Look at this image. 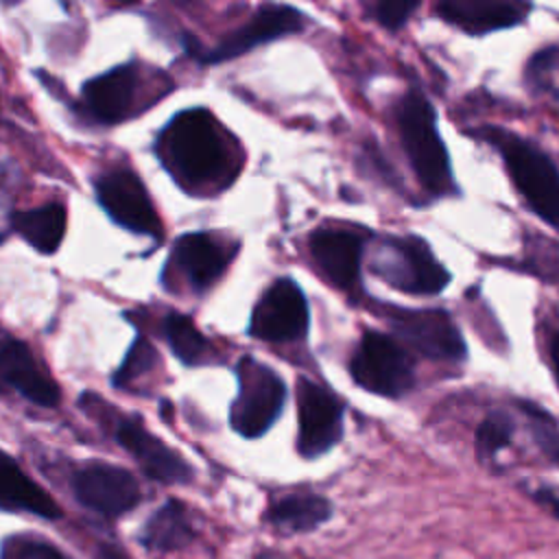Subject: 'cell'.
<instances>
[{
	"label": "cell",
	"mask_w": 559,
	"mask_h": 559,
	"mask_svg": "<svg viewBox=\"0 0 559 559\" xmlns=\"http://www.w3.org/2000/svg\"><path fill=\"white\" fill-rule=\"evenodd\" d=\"M74 496L96 513L116 518L140 502L138 480L122 467L109 463H90L74 474Z\"/></svg>",
	"instance_id": "8fae6325"
},
{
	"label": "cell",
	"mask_w": 559,
	"mask_h": 559,
	"mask_svg": "<svg viewBox=\"0 0 559 559\" xmlns=\"http://www.w3.org/2000/svg\"><path fill=\"white\" fill-rule=\"evenodd\" d=\"M520 408L528 419V428L537 448L552 465L559 467V424L533 402H520Z\"/></svg>",
	"instance_id": "d4e9b609"
},
{
	"label": "cell",
	"mask_w": 559,
	"mask_h": 559,
	"mask_svg": "<svg viewBox=\"0 0 559 559\" xmlns=\"http://www.w3.org/2000/svg\"><path fill=\"white\" fill-rule=\"evenodd\" d=\"M238 395L229 411L231 428L245 439L262 437L280 417L286 400L282 378L264 362L245 356L238 367Z\"/></svg>",
	"instance_id": "5b68a950"
},
{
	"label": "cell",
	"mask_w": 559,
	"mask_h": 559,
	"mask_svg": "<svg viewBox=\"0 0 559 559\" xmlns=\"http://www.w3.org/2000/svg\"><path fill=\"white\" fill-rule=\"evenodd\" d=\"M386 321L404 343L432 360L456 362L467 354L465 341L445 310L393 306Z\"/></svg>",
	"instance_id": "9c48e42d"
},
{
	"label": "cell",
	"mask_w": 559,
	"mask_h": 559,
	"mask_svg": "<svg viewBox=\"0 0 559 559\" xmlns=\"http://www.w3.org/2000/svg\"><path fill=\"white\" fill-rule=\"evenodd\" d=\"M166 338H168L175 356L186 365L201 362L205 358V354L210 352L205 336L197 330V325L186 314H179V312L168 314Z\"/></svg>",
	"instance_id": "603a6c76"
},
{
	"label": "cell",
	"mask_w": 559,
	"mask_h": 559,
	"mask_svg": "<svg viewBox=\"0 0 559 559\" xmlns=\"http://www.w3.org/2000/svg\"><path fill=\"white\" fill-rule=\"evenodd\" d=\"M135 92V72L131 66H118L85 83L83 96L90 111L105 120L116 122L127 116Z\"/></svg>",
	"instance_id": "ffe728a7"
},
{
	"label": "cell",
	"mask_w": 559,
	"mask_h": 559,
	"mask_svg": "<svg viewBox=\"0 0 559 559\" xmlns=\"http://www.w3.org/2000/svg\"><path fill=\"white\" fill-rule=\"evenodd\" d=\"M15 231L41 253H52L66 234V210L59 203H46L13 216Z\"/></svg>",
	"instance_id": "7402d4cb"
},
{
	"label": "cell",
	"mask_w": 559,
	"mask_h": 559,
	"mask_svg": "<svg viewBox=\"0 0 559 559\" xmlns=\"http://www.w3.org/2000/svg\"><path fill=\"white\" fill-rule=\"evenodd\" d=\"M0 378L39 406H55L59 402L55 380L48 378L31 349L17 338L7 336L0 341Z\"/></svg>",
	"instance_id": "e0dca14e"
},
{
	"label": "cell",
	"mask_w": 559,
	"mask_h": 559,
	"mask_svg": "<svg viewBox=\"0 0 559 559\" xmlns=\"http://www.w3.org/2000/svg\"><path fill=\"white\" fill-rule=\"evenodd\" d=\"M332 518V500L317 491H286L273 496L262 513L264 524L280 535H308L328 524Z\"/></svg>",
	"instance_id": "2e32d148"
},
{
	"label": "cell",
	"mask_w": 559,
	"mask_h": 559,
	"mask_svg": "<svg viewBox=\"0 0 559 559\" xmlns=\"http://www.w3.org/2000/svg\"><path fill=\"white\" fill-rule=\"evenodd\" d=\"M118 441L122 448H127L135 461L142 465V469L159 480V483H190L192 480V467L186 463V459L168 448L162 439L151 435L142 421L124 419L118 426Z\"/></svg>",
	"instance_id": "5bb4252c"
},
{
	"label": "cell",
	"mask_w": 559,
	"mask_h": 559,
	"mask_svg": "<svg viewBox=\"0 0 559 559\" xmlns=\"http://www.w3.org/2000/svg\"><path fill=\"white\" fill-rule=\"evenodd\" d=\"M0 559H66V557L55 546L41 539L17 535V537H9L2 544Z\"/></svg>",
	"instance_id": "83f0119b"
},
{
	"label": "cell",
	"mask_w": 559,
	"mask_h": 559,
	"mask_svg": "<svg viewBox=\"0 0 559 559\" xmlns=\"http://www.w3.org/2000/svg\"><path fill=\"white\" fill-rule=\"evenodd\" d=\"M173 262L179 266L192 288L205 290L223 275L229 262V253L216 238L197 231L186 234L175 242Z\"/></svg>",
	"instance_id": "ac0fdd59"
},
{
	"label": "cell",
	"mask_w": 559,
	"mask_h": 559,
	"mask_svg": "<svg viewBox=\"0 0 559 559\" xmlns=\"http://www.w3.org/2000/svg\"><path fill=\"white\" fill-rule=\"evenodd\" d=\"M251 559H290V557H286L284 552H280V550H275V548H262V550H258Z\"/></svg>",
	"instance_id": "1f68e13d"
},
{
	"label": "cell",
	"mask_w": 559,
	"mask_h": 559,
	"mask_svg": "<svg viewBox=\"0 0 559 559\" xmlns=\"http://www.w3.org/2000/svg\"><path fill=\"white\" fill-rule=\"evenodd\" d=\"M310 255L330 284L352 290L360 280L362 238L352 229L319 227L310 236Z\"/></svg>",
	"instance_id": "4fadbf2b"
},
{
	"label": "cell",
	"mask_w": 559,
	"mask_h": 559,
	"mask_svg": "<svg viewBox=\"0 0 559 559\" xmlns=\"http://www.w3.org/2000/svg\"><path fill=\"white\" fill-rule=\"evenodd\" d=\"M96 194L105 212L122 227L146 236L162 234L148 192L131 170L120 168L103 175L96 183Z\"/></svg>",
	"instance_id": "30bf717a"
},
{
	"label": "cell",
	"mask_w": 559,
	"mask_h": 559,
	"mask_svg": "<svg viewBox=\"0 0 559 559\" xmlns=\"http://www.w3.org/2000/svg\"><path fill=\"white\" fill-rule=\"evenodd\" d=\"M371 271L408 295H437L450 284V273L417 236L384 238L373 253Z\"/></svg>",
	"instance_id": "277c9868"
},
{
	"label": "cell",
	"mask_w": 559,
	"mask_h": 559,
	"mask_svg": "<svg viewBox=\"0 0 559 559\" xmlns=\"http://www.w3.org/2000/svg\"><path fill=\"white\" fill-rule=\"evenodd\" d=\"M528 498L542 507L548 515L559 520V487L555 485H535L528 489Z\"/></svg>",
	"instance_id": "f546056e"
},
{
	"label": "cell",
	"mask_w": 559,
	"mask_h": 559,
	"mask_svg": "<svg viewBox=\"0 0 559 559\" xmlns=\"http://www.w3.org/2000/svg\"><path fill=\"white\" fill-rule=\"evenodd\" d=\"M513 430H515L513 419L507 413L502 411L489 413L476 428V437H474V450L478 461L483 463L496 461L498 454L511 445Z\"/></svg>",
	"instance_id": "cb8c5ba5"
},
{
	"label": "cell",
	"mask_w": 559,
	"mask_h": 559,
	"mask_svg": "<svg viewBox=\"0 0 559 559\" xmlns=\"http://www.w3.org/2000/svg\"><path fill=\"white\" fill-rule=\"evenodd\" d=\"M548 349H550V360H552V371H555V378H557V384H559V332H555L550 336V343H548Z\"/></svg>",
	"instance_id": "4dcf8cb0"
},
{
	"label": "cell",
	"mask_w": 559,
	"mask_h": 559,
	"mask_svg": "<svg viewBox=\"0 0 559 559\" xmlns=\"http://www.w3.org/2000/svg\"><path fill=\"white\" fill-rule=\"evenodd\" d=\"M155 362H157V352H155V347H153L144 336H140V338L131 345V349L127 352V356H124V360H122L118 373L114 376V384H116V386H122V384H127V382H131V380H135V378H140V376L148 373V371L155 367Z\"/></svg>",
	"instance_id": "4316f807"
},
{
	"label": "cell",
	"mask_w": 559,
	"mask_h": 559,
	"mask_svg": "<svg viewBox=\"0 0 559 559\" xmlns=\"http://www.w3.org/2000/svg\"><path fill=\"white\" fill-rule=\"evenodd\" d=\"M194 535L197 531L192 526L188 509L181 502L170 500L148 518L142 531V542L151 550L166 552L188 546L194 539Z\"/></svg>",
	"instance_id": "44dd1931"
},
{
	"label": "cell",
	"mask_w": 559,
	"mask_h": 559,
	"mask_svg": "<svg viewBox=\"0 0 559 559\" xmlns=\"http://www.w3.org/2000/svg\"><path fill=\"white\" fill-rule=\"evenodd\" d=\"M397 131L417 181L432 197L456 190L448 148L437 129V114L419 90H408L397 105Z\"/></svg>",
	"instance_id": "3957f363"
},
{
	"label": "cell",
	"mask_w": 559,
	"mask_h": 559,
	"mask_svg": "<svg viewBox=\"0 0 559 559\" xmlns=\"http://www.w3.org/2000/svg\"><path fill=\"white\" fill-rule=\"evenodd\" d=\"M526 81L537 92H552L559 96V48H544L531 57Z\"/></svg>",
	"instance_id": "484cf974"
},
{
	"label": "cell",
	"mask_w": 559,
	"mask_h": 559,
	"mask_svg": "<svg viewBox=\"0 0 559 559\" xmlns=\"http://www.w3.org/2000/svg\"><path fill=\"white\" fill-rule=\"evenodd\" d=\"M476 135L500 151L507 173L528 207L559 229V168L533 142L498 127H483Z\"/></svg>",
	"instance_id": "7a4b0ae2"
},
{
	"label": "cell",
	"mask_w": 559,
	"mask_h": 559,
	"mask_svg": "<svg viewBox=\"0 0 559 559\" xmlns=\"http://www.w3.org/2000/svg\"><path fill=\"white\" fill-rule=\"evenodd\" d=\"M371 15L386 28V31H397L402 28L411 15L419 9V2H400V0H382V2H371L367 4Z\"/></svg>",
	"instance_id": "f1b7e54d"
},
{
	"label": "cell",
	"mask_w": 559,
	"mask_h": 559,
	"mask_svg": "<svg viewBox=\"0 0 559 559\" xmlns=\"http://www.w3.org/2000/svg\"><path fill=\"white\" fill-rule=\"evenodd\" d=\"M531 9L528 2L518 0H443L437 4L439 15L467 35L511 28L524 22Z\"/></svg>",
	"instance_id": "9a60e30c"
},
{
	"label": "cell",
	"mask_w": 559,
	"mask_h": 559,
	"mask_svg": "<svg viewBox=\"0 0 559 559\" xmlns=\"http://www.w3.org/2000/svg\"><path fill=\"white\" fill-rule=\"evenodd\" d=\"M297 452L312 461L330 452L343 437V402L323 384L297 380Z\"/></svg>",
	"instance_id": "52a82bcc"
},
{
	"label": "cell",
	"mask_w": 559,
	"mask_h": 559,
	"mask_svg": "<svg viewBox=\"0 0 559 559\" xmlns=\"http://www.w3.org/2000/svg\"><path fill=\"white\" fill-rule=\"evenodd\" d=\"M304 28V13L288 4H262L253 17L229 33L223 41L201 55L205 63H221L234 57L249 52L251 48L280 39L284 35H293Z\"/></svg>",
	"instance_id": "7c38bea8"
},
{
	"label": "cell",
	"mask_w": 559,
	"mask_h": 559,
	"mask_svg": "<svg viewBox=\"0 0 559 559\" xmlns=\"http://www.w3.org/2000/svg\"><path fill=\"white\" fill-rule=\"evenodd\" d=\"M310 325L308 299L293 277H277L258 299L249 334L269 343H290L306 336Z\"/></svg>",
	"instance_id": "ba28073f"
},
{
	"label": "cell",
	"mask_w": 559,
	"mask_h": 559,
	"mask_svg": "<svg viewBox=\"0 0 559 559\" xmlns=\"http://www.w3.org/2000/svg\"><path fill=\"white\" fill-rule=\"evenodd\" d=\"M0 509L4 511H26L46 520L61 515L57 502L31 480L22 467L0 450Z\"/></svg>",
	"instance_id": "d6986e66"
},
{
	"label": "cell",
	"mask_w": 559,
	"mask_h": 559,
	"mask_svg": "<svg viewBox=\"0 0 559 559\" xmlns=\"http://www.w3.org/2000/svg\"><path fill=\"white\" fill-rule=\"evenodd\" d=\"M354 382L384 397H402L415 384L413 360L406 349L382 332H365L352 360Z\"/></svg>",
	"instance_id": "8992f818"
},
{
	"label": "cell",
	"mask_w": 559,
	"mask_h": 559,
	"mask_svg": "<svg viewBox=\"0 0 559 559\" xmlns=\"http://www.w3.org/2000/svg\"><path fill=\"white\" fill-rule=\"evenodd\" d=\"M168 170L188 188L225 186L234 177V159L225 135L207 109L177 114L159 138Z\"/></svg>",
	"instance_id": "6da1fadb"
}]
</instances>
